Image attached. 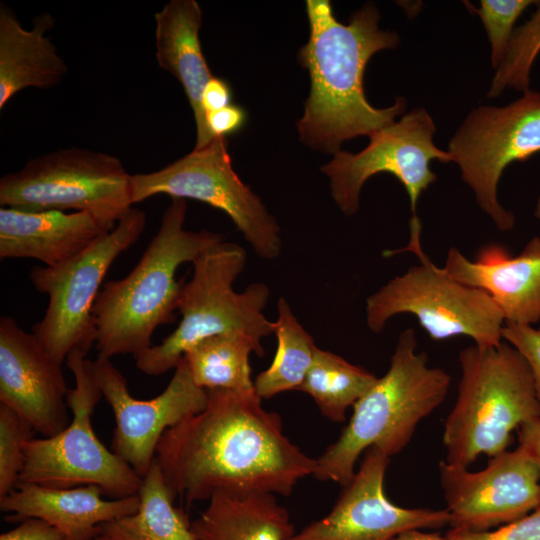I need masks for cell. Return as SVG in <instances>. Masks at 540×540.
<instances>
[{
  "mask_svg": "<svg viewBox=\"0 0 540 540\" xmlns=\"http://www.w3.org/2000/svg\"><path fill=\"white\" fill-rule=\"evenodd\" d=\"M232 104L230 84L222 78L213 76L202 93V108L206 113Z\"/></svg>",
  "mask_w": 540,
  "mask_h": 540,
  "instance_id": "cell-35",
  "label": "cell"
},
{
  "mask_svg": "<svg viewBox=\"0 0 540 540\" xmlns=\"http://www.w3.org/2000/svg\"><path fill=\"white\" fill-rule=\"evenodd\" d=\"M378 377L341 356L317 347L313 363L299 388L310 395L323 416L342 423L350 406L361 399Z\"/></svg>",
  "mask_w": 540,
  "mask_h": 540,
  "instance_id": "cell-27",
  "label": "cell"
},
{
  "mask_svg": "<svg viewBox=\"0 0 540 540\" xmlns=\"http://www.w3.org/2000/svg\"><path fill=\"white\" fill-rule=\"evenodd\" d=\"M408 245L383 252L384 256L406 251L419 259L371 294L366 300V323L374 333L381 332L389 319L408 313L418 320L429 337L442 341L467 336L481 347L497 346L502 341L505 320L501 309L483 290L452 279L426 255L421 245L422 225L417 215L410 220Z\"/></svg>",
  "mask_w": 540,
  "mask_h": 540,
  "instance_id": "cell-7",
  "label": "cell"
},
{
  "mask_svg": "<svg viewBox=\"0 0 540 540\" xmlns=\"http://www.w3.org/2000/svg\"><path fill=\"white\" fill-rule=\"evenodd\" d=\"M62 364L32 333L9 316L0 319V403L26 420L36 433L52 437L70 423Z\"/></svg>",
  "mask_w": 540,
  "mask_h": 540,
  "instance_id": "cell-17",
  "label": "cell"
},
{
  "mask_svg": "<svg viewBox=\"0 0 540 540\" xmlns=\"http://www.w3.org/2000/svg\"><path fill=\"white\" fill-rule=\"evenodd\" d=\"M535 214H536V216L540 217V199L538 200Z\"/></svg>",
  "mask_w": 540,
  "mask_h": 540,
  "instance_id": "cell-39",
  "label": "cell"
},
{
  "mask_svg": "<svg viewBox=\"0 0 540 540\" xmlns=\"http://www.w3.org/2000/svg\"><path fill=\"white\" fill-rule=\"evenodd\" d=\"M93 540H115V539L107 534L102 533Z\"/></svg>",
  "mask_w": 540,
  "mask_h": 540,
  "instance_id": "cell-38",
  "label": "cell"
},
{
  "mask_svg": "<svg viewBox=\"0 0 540 540\" xmlns=\"http://www.w3.org/2000/svg\"><path fill=\"white\" fill-rule=\"evenodd\" d=\"M392 540H450L436 533L424 532L421 529H410L397 535Z\"/></svg>",
  "mask_w": 540,
  "mask_h": 540,
  "instance_id": "cell-37",
  "label": "cell"
},
{
  "mask_svg": "<svg viewBox=\"0 0 540 540\" xmlns=\"http://www.w3.org/2000/svg\"><path fill=\"white\" fill-rule=\"evenodd\" d=\"M227 147V138L215 137L160 170L133 174V205L158 194L201 201L226 213L259 257L274 260L282 248L279 225L234 171Z\"/></svg>",
  "mask_w": 540,
  "mask_h": 540,
  "instance_id": "cell-12",
  "label": "cell"
},
{
  "mask_svg": "<svg viewBox=\"0 0 540 540\" xmlns=\"http://www.w3.org/2000/svg\"><path fill=\"white\" fill-rule=\"evenodd\" d=\"M534 0H481L480 7L470 6L481 19L491 45V64L497 70L507 53L518 18Z\"/></svg>",
  "mask_w": 540,
  "mask_h": 540,
  "instance_id": "cell-30",
  "label": "cell"
},
{
  "mask_svg": "<svg viewBox=\"0 0 540 540\" xmlns=\"http://www.w3.org/2000/svg\"><path fill=\"white\" fill-rule=\"evenodd\" d=\"M131 177L116 156L64 148L31 158L0 179V205L25 210H75L106 232L132 209Z\"/></svg>",
  "mask_w": 540,
  "mask_h": 540,
  "instance_id": "cell-9",
  "label": "cell"
},
{
  "mask_svg": "<svg viewBox=\"0 0 540 540\" xmlns=\"http://www.w3.org/2000/svg\"><path fill=\"white\" fill-rule=\"evenodd\" d=\"M107 233L88 212L0 208V258L61 265Z\"/></svg>",
  "mask_w": 540,
  "mask_h": 540,
  "instance_id": "cell-20",
  "label": "cell"
},
{
  "mask_svg": "<svg viewBox=\"0 0 540 540\" xmlns=\"http://www.w3.org/2000/svg\"><path fill=\"white\" fill-rule=\"evenodd\" d=\"M436 132L433 118L425 108H413L398 121L369 136V144L354 154L340 150L321 167L330 180L331 195L347 216L359 210L364 183L379 173L394 175L404 186L413 215L423 191L436 181L430 169L432 160L453 162L448 150L433 141Z\"/></svg>",
  "mask_w": 540,
  "mask_h": 540,
  "instance_id": "cell-13",
  "label": "cell"
},
{
  "mask_svg": "<svg viewBox=\"0 0 540 540\" xmlns=\"http://www.w3.org/2000/svg\"><path fill=\"white\" fill-rule=\"evenodd\" d=\"M502 338L512 345L526 360L540 405V326L505 323Z\"/></svg>",
  "mask_w": 540,
  "mask_h": 540,
  "instance_id": "cell-32",
  "label": "cell"
},
{
  "mask_svg": "<svg viewBox=\"0 0 540 540\" xmlns=\"http://www.w3.org/2000/svg\"><path fill=\"white\" fill-rule=\"evenodd\" d=\"M306 12L310 33L298 60L309 73L310 92L297 129L305 145L334 155L345 141L369 137L404 114L403 97L389 107L376 108L363 87L370 58L397 47L399 36L379 28L374 4L353 13L347 24L336 19L329 0H307Z\"/></svg>",
  "mask_w": 540,
  "mask_h": 540,
  "instance_id": "cell-2",
  "label": "cell"
},
{
  "mask_svg": "<svg viewBox=\"0 0 540 540\" xmlns=\"http://www.w3.org/2000/svg\"><path fill=\"white\" fill-rule=\"evenodd\" d=\"M519 443L531 452L540 474V419L523 424L518 431Z\"/></svg>",
  "mask_w": 540,
  "mask_h": 540,
  "instance_id": "cell-36",
  "label": "cell"
},
{
  "mask_svg": "<svg viewBox=\"0 0 540 540\" xmlns=\"http://www.w3.org/2000/svg\"><path fill=\"white\" fill-rule=\"evenodd\" d=\"M440 484L452 528L483 531L507 524L540 506V474L522 443L491 457L479 471L439 464Z\"/></svg>",
  "mask_w": 540,
  "mask_h": 540,
  "instance_id": "cell-15",
  "label": "cell"
},
{
  "mask_svg": "<svg viewBox=\"0 0 540 540\" xmlns=\"http://www.w3.org/2000/svg\"><path fill=\"white\" fill-rule=\"evenodd\" d=\"M207 391L206 407L167 429L156 447L154 459L174 498L289 496L313 475L316 459L285 436L279 414L265 410L255 392Z\"/></svg>",
  "mask_w": 540,
  "mask_h": 540,
  "instance_id": "cell-1",
  "label": "cell"
},
{
  "mask_svg": "<svg viewBox=\"0 0 540 540\" xmlns=\"http://www.w3.org/2000/svg\"><path fill=\"white\" fill-rule=\"evenodd\" d=\"M539 52L540 1H537L536 11L530 19L515 29L505 58L495 71L487 97H497L506 88H514L522 93L530 89V73Z\"/></svg>",
  "mask_w": 540,
  "mask_h": 540,
  "instance_id": "cell-28",
  "label": "cell"
},
{
  "mask_svg": "<svg viewBox=\"0 0 540 540\" xmlns=\"http://www.w3.org/2000/svg\"><path fill=\"white\" fill-rule=\"evenodd\" d=\"M34 433L26 420L0 403V498L17 486L24 466L25 447Z\"/></svg>",
  "mask_w": 540,
  "mask_h": 540,
  "instance_id": "cell-29",
  "label": "cell"
},
{
  "mask_svg": "<svg viewBox=\"0 0 540 540\" xmlns=\"http://www.w3.org/2000/svg\"><path fill=\"white\" fill-rule=\"evenodd\" d=\"M246 120L244 108L234 104L206 113V124L213 137L227 138L239 132Z\"/></svg>",
  "mask_w": 540,
  "mask_h": 540,
  "instance_id": "cell-33",
  "label": "cell"
},
{
  "mask_svg": "<svg viewBox=\"0 0 540 540\" xmlns=\"http://www.w3.org/2000/svg\"><path fill=\"white\" fill-rule=\"evenodd\" d=\"M247 254L242 246L220 241L204 250L193 262V276L183 283L177 310L181 321L176 329L134 358L138 370L158 376L175 369L184 353L200 340L223 333L247 336L258 357L265 350L262 339L273 334V322L264 313L270 290L266 284H250L235 292L233 283L242 273Z\"/></svg>",
  "mask_w": 540,
  "mask_h": 540,
  "instance_id": "cell-6",
  "label": "cell"
},
{
  "mask_svg": "<svg viewBox=\"0 0 540 540\" xmlns=\"http://www.w3.org/2000/svg\"><path fill=\"white\" fill-rule=\"evenodd\" d=\"M154 18L157 63L182 85L196 124L194 148H202L215 138L202 108L203 90L213 77L199 38L202 10L195 0H171Z\"/></svg>",
  "mask_w": 540,
  "mask_h": 540,
  "instance_id": "cell-21",
  "label": "cell"
},
{
  "mask_svg": "<svg viewBox=\"0 0 540 540\" xmlns=\"http://www.w3.org/2000/svg\"><path fill=\"white\" fill-rule=\"evenodd\" d=\"M86 355L75 349L65 360L75 379L66 399L72 413L70 423L52 437L27 443L18 483L53 488L96 485L112 499L137 495L142 478L108 450L93 430L91 417L103 396Z\"/></svg>",
  "mask_w": 540,
  "mask_h": 540,
  "instance_id": "cell-8",
  "label": "cell"
},
{
  "mask_svg": "<svg viewBox=\"0 0 540 540\" xmlns=\"http://www.w3.org/2000/svg\"><path fill=\"white\" fill-rule=\"evenodd\" d=\"M145 225V212L132 208L113 230L79 255L54 267L34 266L29 272L33 287L49 299L31 333L58 363L75 349L88 353L96 342L92 311L102 281L116 258L139 239Z\"/></svg>",
  "mask_w": 540,
  "mask_h": 540,
  "instance_id": "cell-10",
  "label": "cell"
},
{
  "mask_svg": "<svg viewBox=\"0 0 540 540\" xmlns=\"http://www.w3.org/2000/svg\"><path fill=\"white\" fill-rule=\"evenodd\" d=\"M138 495V510L102 524V533L115 540H197L186 514L174 506L175 498L155 459L142 478Z\"/></svg>",
  "mask_w": 540,
  "mask_h": 540,
  "instance_id": "cell-24",
  "label": "cell"
},
{
  "mask_svg": "<svg viewBox=\"0 0 540 540\" xmlns=\"http://www.w3.org/2000/svg\"><path fill=\"white\" fill-rule=\"evenodd\" d=\"M186 212V199L171 198L158 232L136 266L124 278L103 284L92 311L97 357H135L152 346L160 325L175 321L184 283L176 280L177 269L223 240L208 230H185Z\"/></svg>",
  "mask_w": 540,
  "mask_h": 540,
  "instance_id": "cell-3",
  "label": "cell"
},
{
  "mask_svg": "<svg viewBox=\"0 0 540 540\" xmlns=\"http://www.w3.org/2000/svg\"><path fill=\"white\" fill-rule=\"evenodd\" d=\"M54 18L38 15L33 27L25 29L3 3L0 6V109L23 89H48L59 84L68 72L64 60L46 33Z\"/></svg>",
  "mask_w": 540,
  "mask_h": 540,
  "instance_id": "cell-22",
  "label": "cell"
},
{
  "mask_svg": "<svg viewBox=\"0 0 540 540\" xmlns=\"http://www.w3.org/2000/svg\"><path fill=\"white\" fill-rule=\"evenodd\" d=\"M278 317L273 322L277 349L271 365L254 380V389L261 399L282 392L299 390L313 363L317 346L312 336L300 325L285 298L277 302Z\"/></svg>",
  "mask_w": 540,
  "mask_h": 540,
  "instance_id": "cell-26",
  "label": "cell"
},
{
  "mask_svg": "<svg viewBox=\"0 0 540 540\" xmlns=\"http://www.w3.org/2000/svg\"><path fill=\"white\" fill-rule=\"evenodd\" d=\"M450 540H540V506L526 516L495 530L472 531L451 528Z\"/></svg>",
  "mask_w": 540,
  "mask_h": 540,
  "instance_id": "cell-31",
  "label": "cell"
},
{
  "mask_svg": "<svg viewBox=\"0 0 540 540\" xmlns=\"http://www.w3.org/2000/svg\"><path fill=\"white\" fill-rule=\"evenodd\" d=\"M191 529L197 540H288L296 532L271 493H215Z\"/></svg>",
  "mask_w": 540,
  "mask_h": 540,
  "instance_id": "cell-23",
  "label": "cell"
},
{
  "mask_svg": "<svg viewBox=\"0 0 540 540\" xmlns=\"http://www.w3.org/2000/svg\"><path fill=\"white\" fill-rule=\"evenodd\" d=\"M252 352L257 350L247 336L223 333L200 340L183 357L198 387L254 393L249 364Z\"/></svg>",
  "mask_w": 540,
  "mask_h": 540,
  "instance_id": "cell-25",
  "label": "cell"
},
{
  "mask_svg": "<svg viewBox=\"0 0 540 540\" xmlns=\"http://www.w3.org/2000/svg\"><path fill=\"white\" fill-rule=\"evenodd\" d=\"M458 360V394L444 422V461L468 468L481 455L507 450L514 430L540 419V405L526 360L504 340L468 346Z\"/></svg>",
  "mask_w": 540,
  "mask_h": 540,
  "instance_id": "cell-5",
  "label": "cell"
},
{
  "mask_svg": "<svg viewBox=\"0 0 540 540\" xmlns=\"http://www.w3.org/2000/svg\"><path fill=\"white\" fill-rule=\"evenodd\" d=\"M91 369L115 417L112 451L141 478L147 474L165 431L207 405L208 391L194 383L184 357L163 392L148 400L130 394L125 376L110 359L97 357L91 361Z\"/></svg>",
  "mask_w": 540,
  "mask_h": 540,
  "instance_id": "cell-14",
  "label": "cell"
},
{
  "mask_svg": "<svg viewBox=\"0 0 540 540\" xmlns=\"http://www.w3.org/2000/svg\"><path fill=\"white\" fill-rule=\"evenodd\" d=\"M390 457L371 447L331 511L288 540H392L410 529L450 523L447 509L406 508L390 501L384 478Z\"/></svg>",
  "mask_w": 540,
  "mask_h": 540,
  "instance_id": "cell-16",
  "label": "cell"
},
{
  "mask_svg": "<svg viewBox=\"0 0 540 540\" xmlns=\"http://www.w3.org/2000/svg\"><path fill=\"white\" fill-rule=\"evenodd\" d=\"M102 495L96 485L53 488L18 483L0 498V510L9 513L4 517L8 522L39 518L59 529L66 540H93L102 534V524L135 513L140 504L138 494L112 500Z\"/></svg>",
  "mask_w": 540,
  "mask_h": 540,
  "instance_id": "cell-19",
  "label": "cell"
},
{
  "mask_svg": "<svg viewBox=\"0 0 540 540\" xmlns=\"http://www.w3.org/2000/svg\"><path fill=\"white\" fill-rule=\"evenodd\" d=\"M443 269L457 282L486 292L506 324L534 326L540 321L539 236L516 256L497 243L481 247L474 260L451 247Z\"/></svg>",
  "mask_w": 540,
  "mask_h": 540,
  "instance_id": "cell-18",
  "label": "cell"
},
{
  "mask_svg": "<svg viewBox=\"0 0 540 540\" xmlns=\"http://www.w3.org/2000/svg\"><path fill=\"white\" fill-rule=\"evenodd\" d=\"M462 180L499 231H510L515 216L498 200L505 168L540 152V91L528 89L505 106L473 108L448 143Z\"/></svg>",
  "mask_w": 540,
  "mask_h": 540,
  "instance_id": "cell-11",
  "label": "cell"
},
{
  "mask_svg": "<svg viewBox=\"0 0 540 540\" xmlns=\"http://www.w3.org/2000/svg\"><path fill=\"white\" fill-rule=\"evenodd\" d=\"M0 540H66L64 534L39 518H27L14 529L2 533Z\"/></svg>",
  "mask_w": 540,
  "mask_h": 540,
  "instance_id": "cell-34",
  "label": "cell"
},
{
  "mask_svg": "<svg viewBox=\"0 0 540 540\" xmlns=\"http://www.w3.org/2000/svg\"><path fill=\"white\" fill-rule=\"evenodd\" d=\"M417 348L414 329L402 331L387 372L354 404L338 439L316 459L314 478L347 485L362 453L375 447L388 457L398 454L418 424L444 402L451 376L429 366L427 354Z\"/></svg>",
  "mask_w": 540,
  "mask_h": 540,
  "instance_id": "cell-4",
  "label": "cell"
}]
</instances>
